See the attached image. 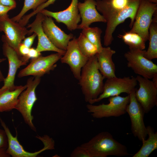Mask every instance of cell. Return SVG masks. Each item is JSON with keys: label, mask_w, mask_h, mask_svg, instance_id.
<instances>
[{"label": "cell", "mask_w": 157, "mask_h": 157, "mask_svg": "<svg viewBox=\"0 0 157 157\" xmlns=\"http://www.w3.org/2000/svg\"><path fill=\"white\" fill-rule=\"evenodd\" d=\"M104 78L98 68L96 55L89 58L82 69L78 80L86 102L97 99L102 93Z\"/></svg>", "instance_id": "cell-1"}, {"label": "cell", "mask_w": 157, "mask_h": 157, "mask_svg": "<svg viewBox=\"0 0 157 157\" xmlns=\"http://www.w3.org/2000/svg\"><path fill=\"white\" fill-rule=\"evenodd\" d=\"M81 145L86 149L91 157L123 156L130 155L126 146L115 139L107 131L99 133Z\"/></svg>", "instance_id": "cell-2"}, {"label": "cell", "mask_w": 157, "mask_h": 157, "mask_svg": "<svg viewBox=\"0 0 157 157\" xmlns=\"http://www.w3.org/2000/svg\"><path fill=\"white\" fill-rule=\"evenodd\" d=\"M40 77H31L27 81L26 90L23 91L18 97L15 109L21 114L25 122L33 131L36 129L32 121V115L33 106L37 99L35 93V89L40 82Z\"/></svg>", "instance_id": "cell-3"}, {"label": "cell", "mask_w": 157, "mask_h": 157, "mask_svg": "<svg viewBox=\"0 0 157 157\" xmlns=\"http://www.w3.org/2000/svg\"><path fill=\"white\" fill-rule=\"evenodd\" d=\"M129 94L125 97L119 95L108 98L109 103L98 105L89 104L86 105L88 112L95 118L101 119L111 117H118L125 114L129 102Z\"/></svg>", "instance_id": "cell-4"}, {"label": "cell", "mask_w": 157, "mask_h": 157, "mask_svg": "<svg viewBox=\"0 0 157 157\" xmlns=\"http://www.w3.org/2000/svg\"><path fill=\"white\" fill-rule=\"evenodd\" d=\"M157 11V3L147 0H140L134 22L129 31L138 34L145 42L147 41L149 28L153 15Z\"/></svg>", "instance_id": "cell-5"}, {"label": "cell", "mask_w": 157, "mask_h": 157, "mask_svg": "<svg viewBox=\"0 0 157 157\" xmlns=\"http://www.w3.org/2000/svg\"><path fill=\"white\" fill-rule=\"evenodd\" d=\"M145 50L129 49L124 54L127 65L136 74L149 79L157 74V65L144 56Z\"/></svg>", "instance_id": "cell-6"}, {"label": "cell", "mask_w": 157, "mask_h": 157, "mask_svg": "<svg viewBox=\"0 0 157 157\" xmlns=\"http://www.w3.org/2000/svg\"><path fill=\"white\" fill-rule=\"evenodd\" d=\"M137 82L135 78L133 76L121 78L116 76L107 79L104 83L102 93L97 99L89 103L93 104L104 99L119 95L123 93L129 94L135 89Z\"/></svg>", "instance_id": "cell-7"}, {"label": "cell", "mask_w": 157, "mask_h": 157, "mask_svg": "<svg viewBox=\"0 0 157 157\" xmlns=\"http://www.w3.org/2000/svg\"><path fill=\"white\" fill-rule=\"evenodd\" d=\"M28 31L24 26L9 18L8 14L0 17V32L5 34L2 36L1 40L5 41L19 56V46Z\"/></svg>", "instance_id": "cell-8"}, {"label": "cell", "mask_w": 157, "mask_h": 157, "mask_svg": "<svg viewBox=\"0 0 157 157\" xmlns=\"http://www.w3.org/2000/svg\"><path fill=\"white\" fill-rule=\"evenodd\" d=\"M140 0H135L122 10L110 16L106 19V26L104 38L105 47L109 46L114 40L113 34L117 26L129 18V26L131 28L134 22L136 12Z\"/></svg>", "instance_id": "cell-9"}, {"label": "cell", "mask_w": 157, "mask_h": 157, "mask_svg": "<svg viewBox=\"0 0 157 157\" xmlns=\"http://www.w3.org/2000/svg\"><path fill=\"white\" fill-rule=\"evenodd\" d=\"M63 55L56 53L45 56L41 55L36 58H32L29 64L19 71L18 77L21 78L32 75L41 77L53 70L56 67V63Z\"/></svg>", "instance_id": "cell-10"}, {"label": "cell", "mask_w": 157, "mask_h": 157, "mask_svg": "<svg viewBox=\"0 0 157 157\" xmlns=\"http://www.w3.org/2000/svg\"><path fill=\"white\" fill-rule=\"evenodd\" d=\"M135 89L129 94V102L127 106L126 111L131 120L132 133L135 137L141 141L143 138L146 139L147 135V130L144 121L145 113L136 99Z\"/></svg>", "instance_id": "cell-11"}, {"label": "cell", "mask_w": 157, "mask_h": 157, "mask_svg": "<svg viewBox=\"0 0 157 157\" xmlns=\"http://www.w3.org/2000/svg\"><path fill=\"white\" fill-rule=\"evenodd\" d=\"M135 78L139 86L138 89L135 90L136 99L145 113H148L157 106V86L149 79L139 75Z\"/></svg>", "instance_id": "cell-12"}, {"label": "cell", "mask_w": 157, "mask_h": 157, "mask_svg": "<svg viewBox=\"0 0 157 157\" xmlns=\"http://www.w3.org/2000/svg\"><path fill=\"white\" fill-rule=\"evenodd\" d=\"M89 59L80 50L77 38L75 37L69 42L66 52L60 60L62 63L69 65L74 78L79 80L82 69Z\"/></svg>", "instance_id": "cell-13"}, {"label": "cell", "mask_w": 157, "mask_h": 157, "mask_svg": "<svg viewBox=\"0 0 157 157\" xmlns=\"http://www.w3.org/2000/svg\"><path fill=\"white\" fill-rule=\"evenodd\" d=\"M78 2V0H72L69 6L62 11L53 12L44 9L39 12L45 16L53 18L58 23H63L69 30L72 31L77 29L81 21Z\"/></svg>", "instance_id": "cell-14"}, {"label": "cell", "mask_w": 157, "mask_h": 157, "mask_svg": "<svg viewBox=\"0 0 157 157\" xmlns=\"http://www.w3.org/2000/svg\"><path fill=\"white\" fill-rule=\"evenodd\" d=\"M3 42L2 46L3 55L8 60L9 70L7 76L4 80V84L0 88V91L6 90H13L17 86L14 85L15 75L18 69L21 66L26 65L27 63L23 61L15 50L5 40H2Z\"/></svg>", "instance_id": "cell-15"}, {"label": "cell", "mask_w": 157, "mask_h": 157, "mask_svg": "<svg viewBox=\"0 0 157 157\" xmlns=\"http://www.w3.org/2000/svg\"><path fill=\"white\" fill-rule=\"evenodd\" d=\"M42 26L45 33L54 45L59 49L66 51L69 42L74 37L73 35L66 33L50 17L44 15Z\"/></svg>", "instance_id": "cell-16"}, {"label": "cell", "mask_w": 157, "mask_h": 157, "mask_svg": "<svg viewBox=\"0 0 157 157\" xmlns=\"http://www.w3.org/2000/svg\"><path fill=\"white\" fill-rule=\"evenodd\" d=\"M44 15L40 12L36 14L34 21L29 24L27 28H30L28 35L33 33H35L38 38V43L36 49L38 51H51L64 54L66 51L61 50L56 48L51 42L44 32L42 23Z\"/></svg>", "instance_id": "cell-17"}, {"label": "cell", "mask_w": 157, "mask_h": 157, "mask_svg": "<svg viewBox=\"0 0 157 157\" xmlns=\"http://www.w3.org/2000/svg\"><path fill=\"white\" fill-rule=\"evenodd\" d=\"M96 3L95 0H85L83 3L78 2V8L81 22L77 29L88 28L94 22L106 23L104 17L97 10Z\"/></svg>", "instance_id": "cell-18"}, {"label": "cell", "mask_w": 157, "mask_h": 157, "mask_svg": "<svg viewBox=\"0 0 157 157\" xmlns=\"http://www.w3.org/2000/svg\"><path fill=\"white\" fill-rule=\"evenodd\" d=\"M1 126L3 127L7 136L8 140V147L6 152L12 157H35L44 151L50 150V146L44 144V147L41 150L34 152H30L25 151L20 144L17 138V135L13 136L5 122L0 120Z\"/></svg>", "instance_id": "cell-19"}, {"label": "cell", "mask_w": 157, "mask_h": 157, "mask_svg": "<svg viewBox=\"0 0 157 157\" xmlns=\"http://www.w3.org/2000/svg\"><path fill=\"white\" fill-rule=\"evenodd\" d=\"M115 53V50L108 46L103 47L96 54L98 68L105 78L116 76L115 65L112 58Z\"/></svg>", "instance_id": "cell-20"}, {"label": "cell", "mask_w": 157, "mask_h": 157, "mask_svg": "<svg viewBox=\"0 0 157 157\" xmlns=\"http://www.w3.org/2000/svg\"><path fill=\"white\" fill-rule=\"evenodd\" d=\"M135 0H97L96 8L106 19L127 7Z\"/></svg>", "instance_id": "cell-21"}, {"label": "cell", "mask_w": 157, "mask_h": 157, "mask_svg": "<svg viewBox=\"0 0 157 157\" xmlns=\"http://www.w3.org/2000/svg\"><path fill=\"white\" fill-rule=\"evenodd\" d=\"M26 87V85L17 86L14 90L0 91V112L15 109L18 97Z\"/></svg>", "instance_id": "cell-22"}, {"label": "cell", "mask_w": 157, "mask_h": 157, "mask_svg": "<svg viewBox=\"0 0 157 157\" xmlns=\"http://www.w3.org/2000/svg\"><path fill=\"white\" fill-rule=\"evenodd\" d=\"M148 137L146 140L142 139V145L140 149L133 157H148L157 149V132H155L152 127H147Z\"/></svg>", "instance_id": "cell-23"}, {"label": "cell", "mask_w": 157, "mask_h": 157, "mask_svg": "<svg viewBox=\"0 0 157 157\" xmlns=\"http://www.w3.org/2000/svg\"><path fill=\"white\" fill-rule=\"evenodd\" d=\"M157 14L156 12L154 14L149 28V46L144 54V57L150 60L157 58Z\"/></svg>", "instance_id": "cell-24"}, {"label": "cell", "mask_w": 157, "mask_h": 157, "mask_svg": "<svg viewBox=\"0 0 157 157\" xmlns=\"http://www.w3.org/2000/svg\"><path fill=\"white\" fill-rule=\"evenodd\" d=\"M118 37L122 39L124 42L129 46V49L144 50L145 49L146 42L136 33L129 31L125 32L123 35H119Z\"/></svg>", "instance_id": "cell-25"}, {"label": "cell", "mask_w": 157, "mask_h": 157, "mask_svg": "<svg viewBox=\"0 0 157 157\" xmlns=\"http://www.w3.org/2000/svg\"><path fill=\"white\" fill-rule=\"evenodd\" d=\"M101 30L99 27H88L82 29V33L87 39L97 48L98 53L102 50L101 36Z\"/></svg>", "instance_id": "cell-26"}, {"label": "cell", "mask_w": 157, "mask_h": 157, "mask_svg": "<svg viewBox=\"0 0 157 157\" xmlns=\"http://www.w3.org/2000/svg\"><path fill=\"white\" fill-rule=\"evenodd\" d=\"M77 42L81 52L88 58L94 56L98 53L96 47L82 33L77 38Z\"/></svg>", "instance_id": "cell-27"}, {"label": "cell", "mask_w": 157, "mask_h": 157, "mask_svg": "<svg viewBox=\"0 0 157 157\" xmlns=\"http://www.w3.org/2000/svg\"><path fill=\"white\" fill-rule=\"evenodd\" d=\"M47 0H24V6L21 11L17 15L11 18V19L14 21L18 22L28 11L31 9L34 10Z\"/></svg>", "instance_id": "cell-28"}, {"label": "cell", "mask_w": 157, "mask_h": 157, "mask_svg": "<svg viewBox=\"0 0 157 157\" xmlns=\"http://www.w3.org/2000/svg\"><path fill=\"white\" fill-rule=\"evenodd\" d=\"M71 157H91L88 151L81 145L76 147L72 152Z\"/></svg>", "instance_id": "cell-29"}, {"label": "cell", "mask_w": 157, "mask_h": 157, "mask_svg": "<svg viewBox=\"0 0 157 157\" xmlns=\"http://www.w3.org/2000/svg\"><path fill=\"white\" fill-rule=\"evenodd\" d=\"M56 0H47L46 2L39 6L35 10L26 15L27 19H29L33 16L40 12L41 10L53 4Z\"/></svg>", "instance_id": "cell-30"}, {"label": "cell", "mask_w": 157, "mask_h": 157, "mask_svg": "<svg viewBox=\"0 0 157 157\" xmlns=\"http://www.w3.org/2000/svg\"><path fill=\"white\" fill-rule=\"evenodd\" d=\"M41 55V52L37 51L36 49L31 48L29 49L27 55L26 56L21 57V58L23 61L27 63L30 58H35Z\"/></svg>", "instance_id": "cell-31"}, {"label": "cell", "mask_w": 157, "mask_h": 157, "mask_svg": "<svg viewBox=\"0 0 157 157\" xmlns=\"http://www.w3.org/2000/svg\"><path fill=\"white\" fill-rule=\"evenodd\" d=\"M8 140L4 130L0 129V148L7 149L8 147Z\"/></svg>", "instance_id": "cell-32"}, {"label": "cell", "mask_w": 157, "mask_h": 157, "mask_svg": "<svg viewBox=\"0 0 157 157\" xmlns=\"http://www.w3.org/2000/svg\"><path fill=\"white\" fill-rule=\"evenodd\" d=\"M37 36L36 34L34 33L32 35L27 38H25L22 43L26 47L30 48H31L34 40Z\"/></svg>", "instance_id": "cell-33"}, {"label": "cell", "mask_w": 157, "mask_h": 157, "mask_svg": "<svg viewBox=\"0 0 157 157\" xmlns=\"http://www.w3.org/2000/svg\"><path fill=\"white\" fill-rule=\"evenodd\" d=\"M29 48L26 47L22 43L19 45L18 51L19 54L21 58L22 57L26 56L29 51Z\"/></svg>", "instance_id": "cell-34"}, {"label": "cell", "mask_w": 157, "mask_h": 157, "mask_svg": "<svg viewBox=\"0 0 157 157\" xmlns=\"http://www.w3.org/2000/svg\"><path fill=\"white\" fill-rule=\"evenodd\" d=\"M16 6H7L0 4V17L7 14L10 10L15 8Z\"/></svg>", "instance_id": "cell-35"}, {"label": "cell", "mask_w": 157, "mask_h": 157, "mask_svg": "<svg viewBox=\"0 0 157 157\" xmlns=\"http://www.w3.org/2000/svg\"><path fill=\"white\" fill-rule=\"evenodd\" d=\"M0 4L7 6H16L15 0H0Z\"/></svg>", "instance_id": "cell-36"}, {"label": "cell", "mask_w": 157, "mask_h": 157, "mask_svg": "<svg viewBox=\"0 0 157 157\" xmlns=\"http://www.w3.org/2000/svg\"><path fill=\"white\" fill-rule=\"evenodd\" d=\"M6 149L0 148V157H10L11 156L6 152Z\"/></svg>", "instance_id": "cell-37"}, {"label": "cell", "mask_w": 157, "mask_h": 157, "mask_svg": "<svg viewBox=\"0 0 157 157\" xmlns=\"http://www.w3.org/2000/svg\"><path fill=\"white\" fill-rule=\"evenodd\" d=\"M6 60V59L5 58H0V64L1 63L4 61ZM5 78L0 69V83L2 82H3Z\"/></svg>", "instance_id": "cell-38"}, {"label": "cell", "mask_w": 157, "mask_h": 157, "mask_svg": "<svg viewBox=\"0 0 157 157\" xmlns=\"http://www.w3.org/2000/svg\"><path fill=\"white\" fill-rule=\"evenodd\" d=\"M152 81L154 84L157 86V74H155L153 77Z\"/></svg>", "instance_id": "cell-39"}, {"label": "cell", "mask_w": 157, "mask_h": 157, "mask_svg": "<svg viewBox=\"0 0 157 157\" xmlns=\"http://www.w3.org/2000/svg\"><path fill=\"white\" fill-rule=\"evenodd\" d=\"M149 1H150L151 2L155 3H157V0H147Z\"/></svg>", "instance_id": "cell-40"}]
</instances>
